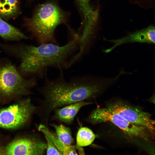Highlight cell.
<instances>
[{
	"instance_id": "6da1fadb",
	"label": "cell",
	"mask_w": 155,
	"mask_h": 155,
	"mask_svg": "<svg viewBox=\"0 0 155 155\" xmlns=\"http://www.w3.org/2000/svg\"><path fill=\"white\" fill-rule=\"evenodd\" d=\"M118 79L82 76L67 81L63 76L47 80L42 88L43 99L40 110L43 123L48 125L51 113L56 108L94 98Z\"/></svg>"
},
{
	"instance_id": "7a4b0ae2",
	"label": "cell",
	"mask_w": 155,
	"mask_h": 155,
	"mask_svg": "<svg viewBox=\"0 0 155 155\" xmlns=\"http://www.w3.org/2000/svg\"><path fill=\"white\" fill-rule=\"evenodd\" d=\"M78 45V42L74 38L62 46L52 43L40 44L37 46L11 45L8 50L9 54L20 60L18 70L22 76H40L49 67H68V59Z\"/></svg>"
},
{
	"instance_id": "3957f363",
	"label": "cell",
	"mask_w": 155,
	"mask_h": 155,
	"mask_svg": "<svg viewBox=\"0 0 155 155\" xmlns=\"http://www.w3.org/2000/svg\"><path fill=\"white\" fill-rule=\"evenodd\" d=\"M64 17L63 12L57 4L48 2L38 7L29 25L40 44L54 42L55 30L63 22Z\"/></svg>"
},
{
	"instance_id": "277c9868",
	"label": "cell",
	"mask_w": 155,
	"mask_h": 155,
	"mask_svg": "<svg viewBox=\"0 0 155 155\" xmlns=\"http://www.w3.org/2000/svg\"><path fill=\"white\" fill-rule=\"evenodd\" d=\"M35 78H24L10 61L0 60V102H7L30 93Z\"/></svg>"
},
{
	"instance_id": "5b68a950",
	"label": "cell",
	"mask_w": 155,
	"mask_h": 155,
	"mask_svg": "<svg viewBox=\"0 0 155 155\" xmlns=\"http://www.w3.org/2000/svg\"><path fill=\"white\" fill-rule=\"evenodd\" d=\"M86 121L92 124L111 122L132 137L147 141L153 137L147 129L132 123L107 107L97 108L91 113Z\"/></svg>"
},
{
	"instance_id": "8992f818",
	"label": "cell",
	"mask_w": 155,
	"mask_h": 155,
	"mask_svg": "<svg viewBox=\"0 0 155 155\" xmlns=\"http://www.w3.org/2000/svg\"><path fill=\"white\" fill-rule=\"evenodd\" d=\"M36 110L29 98L0 109V127L11 129L21 127L29 122Z\"/></svg>"
},
{
	"instance_id": "52a82bcc",
	"label": "cell",
	"mask_w": 155,
	"mask_h": 155,
	"mask_svg": "<svg viewBox=\"0 0 155 155\" xmlns=\"http://www.w3.org/2000/svg\"><path fill=\"white\" fill-rule=\"evenodd\" d=\"M106 107L132 123L146 128L154 136L155 121L148 113L121 101L110 104Z\"/></svg>"
},
{
	"instance_id": "ba28073f",
	"label": "cell",
	"mask_w": 155,
	"mask_h": 155,
	"mask_svg": "<svg viewBox=\"0 0 155 155\" xmlns=\"http://www.w3.org/2000/svg\"><path fill=\"white\" fill-rule=\"evenodd\" d=\"M46 143L35 137L16 139L5 147V154H43L46 152Z\"/></svg>"
},
{
	"instance_id": "9c48e42d",
	"label": "cell",
	"mask_w": 155,
	"mask_h": 155,
	"mask_svg": "<svg viewBox=\"0 0 155 155\" xmlns=\"http://www.w3.org/2000/svg\"><path fill=\"white\" fill-rule=\"evenodd\" d=\"M155 28L154 26H150L146 28L129 34L127 36L116 40H107L112 42L113 45L104 50L107 53L112 51L115 48L122 44L135 42L155 43Z\"/></svg>"
},
{
	"instance_id": "30bf717a",
	"label": "cell",
	"mask_w": 155,
	"mask_h": 155,
	"mask_svg": "<svg viewBox=\"0 0 155 155\" xmlns=\"http://www.w3.org/2000/svg\"><path fill=\"white\" fill-rule=\"evenodd\" d=\"M92 103L82 101L66 105L61 108H56L54 111V117L55 118L61 122L70 124L72 122L81 108Z\"/></svg>"
},
{
	"instance_id": "8fae6325",
	"label": "cell",
	"mask_w": 155,
	"mask_h": 155,
	"mask_svg": "<svg viewBox=\"0 0 155 155\" xmlns=\"http://www.w3.org/2000/svg\"><path fill=\"white\" fill-rule=\"evenodd\" d=\"M39 131L48 137L62 155H77L75 146L66 145L59 139L56 134L51 131L48 127L43 124H40L38 128Z\"/></svg>"
},
{
	"instance_id": "7c38bea8",
	"label": "cell",
	"mask_w": 155,
	"mask_h": 155,
	"mask_svg": "<svg viewBox=\"0 0 155 155\" xmlns=\"http://www.w3.org/2000/svg\"><path fill=\"white\" fill-rule=\"evenodd\" d=\"M0 36L10 40H19L28 38L15 27L3 20L0 16Z\"/></svg>"
},
{
	"instance_id": "4fadbf2b",
	"label": "cell",
	"mask_w": 155,
	"mask_h": 155,
	"mask_svg": "<svg viewBox=\"0 0 155 155\" xmlns=\"http://www.w3.org/2000/svg\"><path fill=\"white\" fill-rule=\"evenodd\" d=\"M96 136L89 128L85 127L80 128L76 138L77 147H82L90 145L94 141Z\"/></svg>"
},
{
	"instance_id": "5bb4252c",
	"label": "cell",
	"mask_w": 155,
	"mask_h": 155,
	"mask_svg": "<svg viewBox=\"0 0 155 155\" xmlns=\"http://www.w3.org/2000/svg\"><path fill=\"white\" fill-rule=\"evenodd\" d=\"M18 10V0H0V16L12 17L17 13Z\"/></svg>"
},
{
	"instance_id": "9a60e30c",
	"label": "cell",
	"mask_w": 155,
	"mask_h": 155,
	"mask_svg": "<svg viewBox=\"0 0 155 155\" xmlns=\"http://www.w3.org/2000/svg\"><path fill=\"white\" fill-rule=\"evenodd\" d=\"M51 125L54 128L57 135L62 143L67 146L72 145L74 141L69 128L61 124L57 125L53 124Z\"/></svg>"
},
{
	"instance_id": "2e32d148",
	"label": "cell",
	"mask_w": 155,
	"mask_h": 155,
	"mask_svg": "<svg viewBox=\"0 0 155 155\" xmlns=\"http://www.w3.org/2000/svg\"><path fill=\"white\" fill-rule=\"evenodd\" d=\"M46 142V151L47 155H62L61 152L55 146L51 141L45 136Z\"/></svg>"
},
{
	"instance_id": "e0dca14e",
	"label": "cell",
	"mask_w": 155,
	"mask_h": 155,
	"mask_svg": "<svg viewBox=\"0 0 155 155\" xmlns=\"http://www.w3.org/2000/svg\"><path fill=\"white\" fill-rule=\"evenodd\" d=\"M6 146H3L0 143V155H5V150Z\"/></svg>"
}]
</instances>
